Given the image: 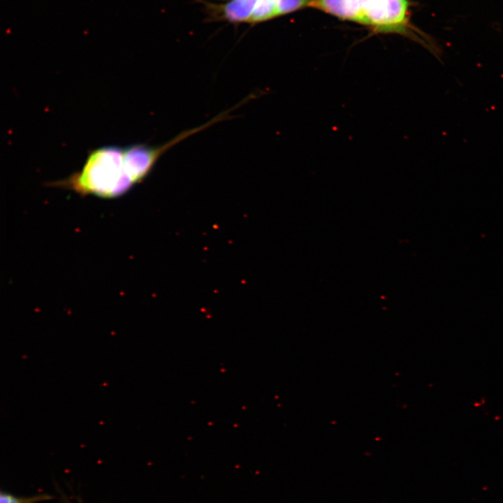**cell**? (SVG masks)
<instances>
[{"label":"cell","instance_id":"1","mask_svg":"<svg viewBox=\"0 0 503 503\" xmlns=\"http://www.w3.org/2000/svg\"><path fill=\"white\" fill-rule=\"evenodd\" d=\"M409 0H311L309 7L368 27L374 32L398 34L419 43L437 57L439 50L413 31Z\"/></svg>","mask_w":503,"mask_h":503},{"label":"cell","instance_id":"4","mask_svg":"<svg viewBox=\"0 0 503 503\" xmlns=\"http://www.w3.org/2000/svg\"><path fill=\"white\" fill-rule=\"evenodd\" d=\"M279 17L309 7L311 0H274Z\"/></svg>","mask_w":503,"mask_h":503},{"label":"cell","instance_id":"5","mask_svg":"<svg viewBox=\"0 0 503 503\" xmlns=\"http://www.w3.org/2000/svg\"><path fill=\"white\" fill-rule=\"evenodd\" d=\"M51 495L40 494L31 497H17L6 492L1 491L0 503H38L52 499Z\"/></svg>","mask_w":503,"mask_h":503},{"label":"cell","instance_id":"3","mask_svg":"<svg viewBox=\"0 0 503 503\" xmlns=\"http://www.w3.org/2000/svg\"><path fill=\"white\" fill-rule=\"evenodd\" d=\"M258 0H226L221 3L205 2L210 16L232 24H250Z\"/></svg>","mask_w":503,"mask_h":503},{"label":"cell","instance_id":"2","mask_svg":"<svg viewBox=\"0 0 503 503\" xmlns=\"http://www.w3.org/2000/svg\"><path fill=\"white\" fill-rule=\"evenodd\" d=\"M135 184L125 159L124 147L114 145L91 150L81 170L66 179L50 183L83 196L105 198L121 196Z\"/></svg>","mask_w":503,"mask_h":503}]
</instances>
